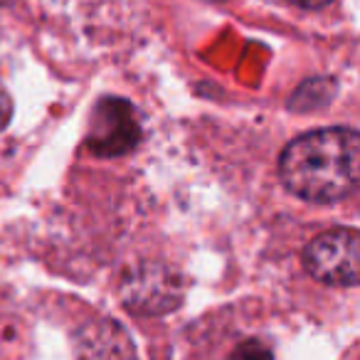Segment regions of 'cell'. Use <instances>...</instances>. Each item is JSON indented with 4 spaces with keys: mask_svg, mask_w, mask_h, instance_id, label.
<instances>
[{
    "mask_svg": "<svg viewBox=\"0 0 360 360\" xmlns=\"http://www.w3.org/2000/svg\"><path fill=\"white\" fill-rule=\"evenodd\" d=\"M360 175V136L355 129H321L294 139L279 158L286 191L309 202L343 200Z\"/></svg>",
    "mask_w": 360,
    "mask_h": 360,
    "instance_id": "cell-1",
    "label": "cell"
},
{
    "mask_svg": "<svg viewBox=\"0 0 360 360\" xmlns=\"http://www.w3.org/2000/svg\"><path fill=\"white\" fill-rule=\"evenodd\" d=\"M304 266L314 279L328 286L358 284V232L350 227L330 230L311 240L304 252Z\"/></svg>",
    "mask_w": 360,
    "mask_h": 360,
    "instance_id": "cell-2",
    "label": "cell"
},
{
    "mask_svg": "<svg viewBox=\"0 0 360 360\" xmlns=\"http://www.w3.org/2000/svg\"><path fill=\"white\" fill-rule=\"evenodd\" d=\"M139 119H136L129 101L106 96L96 104L89 121V136H86V146L96 155L111 158V155L129 153L139 143Z\"/></svg>",
    "mask_w": 360,
    "mask_h": 360,
    "instance_id": "cell-3",
    "label": "cell"
},
{
    "mask_svg": "<svg viewBox=\"0 0 360 360\" xmlns=\"http://www.w3.org/2000/svg\"><path fill=\"white\" fill-rule=\"evenodd\" d=\"M121 294L126 306L143 314H160L168 311L178 301V281L168 279V271L158 266H141L124 286Z\"/></svg>",
    "mask_w": 360,
    "mask_h": 360,
    "instance_id": "cell-4",
    "label": "cell"
},
{
    "mask_svg": "<svg viewBox=\"0 0 360 360\" xmlns=\"http://www.w3.org/2000/svg\"><path fill=\"white\" fill-rule=\"evenodd\" d=\"M232 360H271V353L259 343V340H247L235 350Z\"/></svg>",
    "mask_w": 360,
    "mask_h": 360,
    "instance_id": "cell-5",
    "label": "cell"
},
{
    "mask_svg": "<svg viewBox=\"0 0 360 360\" xmlns=\"http://www.w3.org/2000/svg\"><path fill=\"white\" fill-rule=\"evenodd\" d=\"M11 116H13V101L8 96V91L0 86V131L11 124Z\"/></svg>",
    "mask_w": 360,
    "mask_h": 360,
    "instance_id": "cell-6",
    "label": "cell"
},
{
    "mask_svg": "<svg viewBox=\"0 0 360 360\" xmlns=\"http://www.w3.org/2000/svg\"><path fill=\"white\" fill-rule=\"evenodd\" d=\"M291 3L304 8V11H321V8H326L328 3H333V0H291Z\"/></svg>",
    "mask_w": 360,
    "mask_h": 360,
    "instance_id": "cell-7",
    "label": "cell"
}]
</instances>
